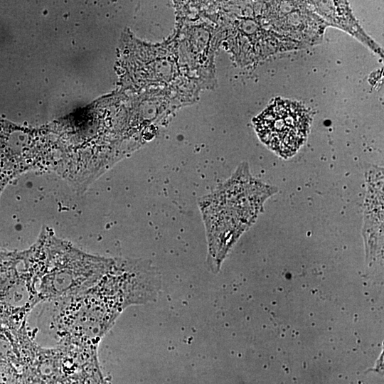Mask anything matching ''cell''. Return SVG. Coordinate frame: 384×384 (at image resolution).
Instances as JSON below:
<instances>
[{
  "label": "cell",
  "instance_id": "6da1fadb",
  "mask_svg": "<svg viewBox=\"0 0 384 384\" xmlns=\"http://www.w3.org/2000/svg\"><path fill=\"white\" fill-rule=\"evenodd\" d=\"M25 267L33 277L41 302L80 293L107 272L113 258L87 253L43 227L36 242L23 250Z\"/></svg>",
  "mask_w": 384,
  "mask_h": 384
},
{
  "label": "cell",
  "instance_id": "7a4b0ae2",
  "mask_svg": "<svg viewBox=\"0 0 384 384\" xmlns=\"http://www.w3.org/2000/svg\"><path fill=\"white\" fill-rule=\"evenodd\" d=\"M57 149V142L47 132L0 118V197L8 184L25 172L55 171Z\"/></svg>",
  "mask_w": 384,
  "mask_h": 384
},
{
  "label": "cell",
  "instance_id": "3957f363",
  "mask_svg": "<svg viewBox=\"0 0 384 384\" xmlns=\"http://www.w3.org/2000/svg\"><path fill=\"white\" fill-rule=\"evenodd\" d=\"M310 117L301 105L277 100L255 121L261 140L282 156L294 154L306 139Z\"/></svg>",
  "mask_w": 384,
  "mask_h": 384
},
{
  "label": "cell",
  "instance_id": "277c9868",
  "mask_svg": "<svg viewBox=\"0 0 384 384\" xmlns=\"http://www.w3.org/2000/svg\"><path fill=\"white\" fill-rule=\"evenodd\" d=\"M21 259L22 251L0 250V282L19 265Z\"/></svg>",
  "mask_w": 384,
  "mask_h": 384
}]
</instances>
